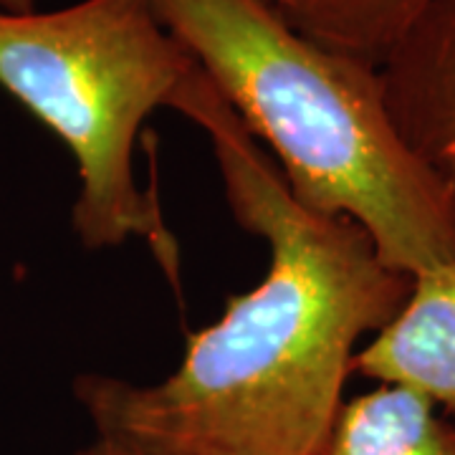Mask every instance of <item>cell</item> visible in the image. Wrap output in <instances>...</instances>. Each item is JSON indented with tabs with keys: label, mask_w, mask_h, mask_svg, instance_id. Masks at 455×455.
I'll return each instance as SVG.
<instances>
[{
	"label": "cell",
	"mask_w": 455,
	"mask_h": 455,
	"mask_svg": "<svg viewBox=\"0 0 455 455\" xmlns=\"http://www.w3.org/2000/svg\"><path fill=\"white\" fill-rule=\"evenodd\" d=\"M170 109L211 137L235 223L268 248L266 276L188 334L164 379L86 372L74 397L97 435L167 455H319L359 341L395 319L412 276L357 223L304 208L197 64Z\"/></svg>",
	"instance_id": "6da1fadb"
},
{
	"label": "cell",
	"mask_w": 455,
	"mask_h": 455,
	"mask_svg": "<svg viewBox=\"0 0 455 455\" xmlns=\"http://www.w3.org/2000/svg\"><path fill=\"white\" fill-rule=\"evenodd\" d=\"M291 196L357 223L405 276L455 263L451 197L392 124L377 66L324 49L268 0H149Z\"/></svg>",
	"instance_id": "7a4b0ae2"
},
{
	"label": "cell",
	"mask_w": 455,
	"mask_h": 455,
	"mask_svg": "<svg viewBox=\"0 0 455 455\" xmlns=\"http://www.w3.org/2000/svg\"><path fill=\"white\" fill-rule=\"evenodd\" d=\"M196 59L149 0L0 11V89L66 147L79 175L71 230L86 251L145 241L180 283V245L134 172L145 122L172 104Z\"/></svg>",
	"instance_id": "3957f363"
},
{
	"label": "cell",
	"mask_w": 455,
	"mask_h": 455,
	"mask_svg": "<svg viewBox=\"0 0 455 455\" xmlns=\"http://www.w3.org/2000/svg\"><path fill=\"white\" fill-rule=\"evenodd\" d=\"M392 124L455 212V0H433L379 64Z\"/></svg>",
	"instance_id": "277c9868"
},
{
	"label": "cell",
	"mask_w": 455,
	"mask_h": 455,
	"mask_svg": "<svg viewBox=\"0 0 455 455\" xmlns=\"http://www.w3.org/2000/svg\"><path fill=\"white\" fill-rule=\"evenodd\" d=\"M352 372L420 392L455 423V263L412 276L405 304L359 347Z\"/></svg>",
	"instance_id": "5b68a950"
},
{
	"label": "cell",
	"mask_w": 455,
	"mask_h": 455,
	"mask_svg": "<svg viewBox=\"0 0 455 455\" xmlns=\"http://www.w3.org/2000/svg\"><path fill=\"white\" fill-rule=\"evenodd\" d=\"M319 455H455V423L420 392L377 382L341 403Z\"/></svg>",
	"instance_id": "8992f818"
},
{
	"label": "cell",
	"mask_w": 455,
	"mask_h": 455,
	"mask_svg": "<svg viewBox=\"0 0 455 455\" xmlns=\"http://www.w3.org/2000/svg\"><path fill=\"white\" fill-rule=\"evenodd\" d=\"M314 44L377 66L433 0H268Z\"/></svg>",
	"instance_id": "52a82bcc"
},
{
	"label": "cell",
	"mask_w": 455,
	"mask_h": 455,
	"mask_svg": "<svg viewBox=\"0 0 455 455\" xmlns=\"http://www.w3.org/2000/svg\"><path fill=\"white\" fill-rule=\"evenodd\" d=\"M74 455H167L160 451H152L145 445H137L130 440L114 438V435H97L89 440L86 445H82Z\"/></svg>",
	"instance_id": "ba28073f"
},
{
	"label": "cell",
	"mask_w": 455,
	"mask_h": 455,
	"mask_svg": "<svg viewBox=\"0 0 455 455\" xmlns=\"http://www.w3.org/2000/svg\"><path fill=\"white\" fill-rule=\"evenodd\" d=\"M38 0H0V11L3 13H31L36 11Z\"/></svg>",
	"instance_id": "9c48e42d"
}]
</instances>
